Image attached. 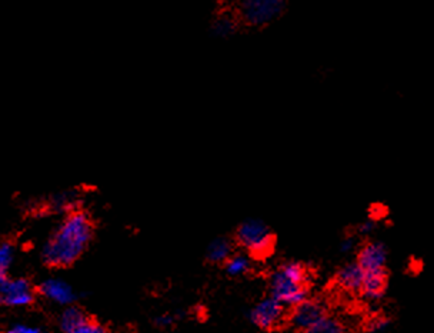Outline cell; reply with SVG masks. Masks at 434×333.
<instances>
[{"mask_svg": "<svg viewBox=\"0 0 434 333\" xmlns=\"http://www.w3.org/2000/svg\"><path fill=\"white\" fill-rule=\"evenodd\" d=\"M326 314V306L316 299H306L302 303L293 306V312L290 314V322L295 327L305 332L319 320H322Z\"/></svg>", "mask_w": 434, "mask_h": 333, "instance_id": "obj_8", "label": "cell"}, {"mask_svg": "<svg viewBox=\"0 0 434 333\" xmlns=\"http://www.w3.org/2000/svg\"><path fill=\"white\" fill-rule=\"evenodd\" d=\"M39 292L49 300H52L58 305H63V306H69L76 297V293L72 289V286L69 283H66L65 280L56 279V278L43 280L39 285Z\"/></svg>", "mask_w": 434, "mask_h": 333, "instance_id": "obj_10", "label": "cell"}, {"mask_svg": "<svg viewBox=\"0 0 434 333\" xmlns=\"http://www.w3.org/2000/svg\"><path fill=\"white\" fill-rule=\"evenodd\" d=\"M303 333H347L344 323L336 317L324 316L316 324L305 330Z\"/></svg>", "mask_w": 434, "mask_h": 333, "instance_id": "obj_16", "label": "cell"}, {"mask_svg": "<svg viewBox=\"0 0 434 333\" xmlns=\"http://www.w3.org/2000/svg\"><path fill=\"white\" fill-rule=\"evenodd\" d=\"M376 229V223L373 221H364L363 223L359 225V233L361 235H369Z\"/></svg>", "mask_w": 434, "mask_h": 333, "instance_id": "obj_23", "label": "cell"}, {"mask_svg": "<svg viewBox=\"0 0 434 333\" xmlns=\"http://www.w3.org/2000/svg\"><path fill=\"white\" fill-rule=\"evenodd\" d=\"M289 2L290 0H233L231 8L243 28L265 29L286 14Z\"/></svg>", "mask_w": 434, "mask_h": 333, "instance_id": "obj_2", "label": "cell"}, {"mask_svg": "<svg viewBox=\"0 0 434 333\" xmlns=\"http://www.w3.org/2000/svg\"><path fill=\"white\" fill-rule=\"evenodd\" d=\"M285 319V305L270 296L260 300L250 312V320L262 329H273Z\"/></svg>", "mask_w": 434, "mask_h": 333, "instance_id": "obj_7", "label": "cell"}, {"mask_svg": "<svg viewBox=\"0 0 434 333\" xmlns=\"http://www.w3.org/2000/svg\"><path fill=\"white\" fill-rule=\"evenodd\" d=\"M16 333H45L42 329L36 326H28V324H18L14 327Z\"/></svg>", "mask_w": 434, "mask_h": 333, "instance_id": "obj_21", "label": "cell"}, {"mask_svg": "<svg viewBox=\"0 0 434 333\" xmlns=\"http://www.w3.org/2000/svg\"><path fill=\"white\" fill-rule=\"evenodd\" d=\"M250 269V259L246 255H233L226 260V272L232 276H239Z\"/></svg>", "mask_w": 434, "mask_h": 333, "instance_id": "obj_17", "label": "cell"}, {"mask_svg": "<svg viewBox=\"0 0 434 333\" xmlns=\"http://www.w3.org/2000/svg\"><path fill=\"white\" fill-rule=\"evenodd\" d=\"M354 239L353 238H347V239H344L343 242H342V245H340V250L342 252H344V253H347V252H351L353 249H354Z\"/></svg>", "mask_w": 434, "mask_h": 333, "instance_id": "obj_24", "label": "cell"}, {"mask_svg": "<svg viewBox=\"0 0 434 333\" xmlns=\"http://www.w3.org/2000/svg\"><path fill=\"white\" fill-rule=\"evenodd\" d=\"M386 262L387 249L381 242H370L364 245L357 255V263L363 268L364 272L384 270Z\"/></svg>", "mask_w": 434, "mask_h": 333, "instance_id": "obj_9", "label": "cell"}, {"mask_svg": "<svg viewBox=\"0 0 434 333\" xmlns=\"http://www.w3.org/2000/svg\"><path fill=\"white\" fill-rule=\"evenodd\" d=\"M231 256H232V243L225 238L214 239L207 248V258L214 263L226 262Z\"/></svg>", "mask_w": 434, "mask_h": 333, "instance_id": "obj_15", "label": "cell"}, {"mask_svg": "<svg viewBox=\"0 0 434 333\" xmlns=\"http://www.w3.org/2000/svg\"><path fill=\"white\" fill-rule=\"evenodd\" d=\"M0 293L2 302L12 307L28 306L35 299L33 289L26 279H11L8 275H0Z\"/></svg>", "mask_w": 434, "mask_h": 333, "instance_id": "obj_5", "label": "cell"}, {"mask_svg": "<svg viewBox=\"0 0 434 333\" xmlns=\"http://www.w3.org/2000/svg\"><path fill=\"white\" fill-rule=\"evenodd\" d=\"M386 286H387V272H386V269L384 270H376V272H366L360 293L367 300L377 302L384 296Z\"/></svg>", "mask_w": 434, "mask_h": 333, "instance_id": "obj_11", "label": "cell"}, {"mask_svg": "<svg viewBox=\"0 0 434 333\" xmlns=\"http://www.w3.org/2000/svg\"><path fill=\"white\" fill-rule=\"evenodd\" d=\"M92 231L90 216L85 211L68 213L43 246L45 263L55 268L72 265L86 249Z\"/></svg>", "mask_w": 434, "mask_h": 333, "instance_id": "obj_1", "label": "cell"}, {"mask_svg": "<svg viewBox=\"0 0 434 333\" xmlns=\"http://www.w3.org/2000/svg\"><path fill=\"white\" fill-rule=\"evenodd\" d=\"M239 243L255 256H268L273 249V235L260 219H248L238 229Z\"/></svg>", "mask_w": 434, "mask_h": 333, "instance_id": "obj_3", "label": "cell"}, {"mask_svg": "<svg viewBox=\"0 0 434 333\" xmlns=\"http://www.w3.org/2000/svg\"><path fill=\"white\" fill-rule=\"evenodd\" d=\"M173 320H174V317L171 316V314H169V313H164V314H160V316H157L156 319H154V322H156V324L157 326H162V327H166V326H170L171 323H173Z\"/></svg>", "mask_w": 434, "mask_h": 333, "instance_id": "obj_22", "label": "cell"}, {"mask_svg": "<svg viewBox=\"0 0 434 333\" xmlns=\"http://www.w3.org/2000/svg\"><path fill=\"white\" fill-rule=\"evenodd\" d=\"M390 326V320L384 316H374L367 322V332L380 333L384 332Z\"/></svg>", "mask_w": 434, "mask_h": 333, "instance_id": "obj_19", "label": "cell"}, {"mask_svg": "<svg viewBox=\"0 0 434 333\" xmlns=\"http://www.w3.org/2000/svg\"><path fill=\"white\" fill-rule=\"evenodd\" d=\"M364 275L366 272L363 270V268L357 262H353V263H347L337 272L336 282L344 290L360 292L363 286Z\"/></svg>", "mask_w": 434, "mask_h": 333, "instance_id": "obj_12", "label": "cell"}, {"mask_svg": "<svg viewBox=\"0 0 434 333\" xmlns=\"http://www.w3.org/2000/svg\"><path fill=\"white\" fill-rule=\"evenodd\" d=\"M4 333H16L14 329H11V330H6V332H4Z\"/></svg>", "mask_w": 434, "mask_h": 333, "instance_id": "obj_25", "label": "cell"}, {"mask_svg": "<svg viewBox=\"0 0 434 333\" xmlns=\"http://www.w3.org/2000/svg\"><path fill=\"white\" fill-rule=\"evenodd\" d=\"M88 317L76 306H66L60 314V329L63 333H73Z\"/></svg>", "mask_w": 434, "mask_h": 333, "instance_id": "obj_14", "label": "cell"}, {"mask_svg": "<svg viewBox=\"0 0 434 333\" xmlns=\"http://www.w3.org/2000/svg\"><path fill=\"white\" fill-rule=\"evenodd\" d=\"M14 246L9 242H4L0 246V275H8V270L14 262Z\"/></svg>", "mask_w": 434, "mask_h": 333, "instance_id": "obj_18", "label": "cell"}, {"mask_svg": "<svg viewBox=\"0 0 434 333\" xmlns=\"http://www.w3.org/2000/svg\"><path fill=\"white\" fill-rule=\"evenodd\" d=\"M242 28L243 25L232 8L221 9L208 23V35L217 41H231L240 33Z\"/></svg>", "mask_w": 434, "mask_h": 333, "instance_id": "obj_6", "label": "cell"}, {"mask_svg": "<svg viewBox=\"0 0 434 333\" xmlns=\"http://www.w3.org/2000/svg\"><path fill=\"white\" fill-rule=\"evenodd\" d=\"M270 293L285 306H296L307 299V285L280 268L270 276Z\"/></svg>", "mask_w": 434, "mask_h": 333, "instance_id": "obj_4", "label": "cell"}, {"mask_svg": "<svg viewBox=\"0 0 434 333\" xmlns=\"http://www.w3.org/2000/svg\"><path fill=\"white\" fill-rule=\"evenodd\" d=\"M73 333H107V330L97 322L86 319Z\"/></svg>", "mask_w": 434, "mask_h": 333, "instance_id": "obj_20", "label": "cell"}, {"mask_svg": "<svg viewBox=\"0 0 434 333\" xmlns=\"http://www.w3.org/2000/svg\"><path fill=\"white\" fill-rule=\"evenodd\" d=\"M78 205H79V194H76L75 191H65L55 194L48 202V208L51 211L66 212V213L79 211Z\"/></svg>", "mask_w": 434, "mask_h": 333, "instance_id": "obj_13", "label": "cell"}]
</instances>
